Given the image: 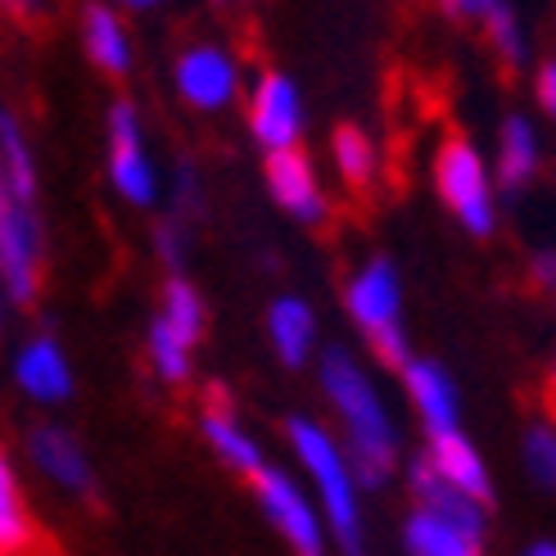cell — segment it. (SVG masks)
Instances as JSON below:
<instances>
[{
	"label": "cell",
	"mask_w": 556,
	"mask_h": 556,
	"mask_svg": "<svg viewBox=\"0 0 556 556\" xmlns=\"http://www.w3.org/2000/svg\"><path fill=\"white\" fill-rule=\"evenodd\" d=\"M249 136L267 154L299 150L303 136V96L294 87V77L286 73H263L258 87L249 91Z\"/></svg>",
	"instance_id": "obj_6"
},
{
	"label": "cell",
	"mask_w": 556,
	"mask_h": 556,
	"mask_svg": "<svg viewBox=\"0 0 556 556\" xmlns=\"http://www.w3.org/2000/svg\"><path fill=\"white\" fill-rule=\"evenodd\" d=\"M539 173V141H534V127L530 118L511 114L503 123V150H497V181L507 190H520Z\"/></svg>",
	"instance_id": "obj_21"
},
{
	"label": "cell",
	"mask_w": 556,
	"mask_h": 556,
	"mask_svg": "<svg viewBox=\"0 0 556 556\" xmlns=\"http://www.w3.org/2000/svg\"><path fill=\"white\" fill-rule=\"evenodd\" d=\"M547 394H552V412H556V367H552V384H547Z\"/></svg>",
	"instance_id": "obj_36"
},
{
	"label": "cell",
	"mask_w": 556,
	"mask_h": 556,
	"mask_svg": "<svg viewBox=\"0 0 556 556\" xmlns=\"http://www.w3.org/2000/svg\"><path fill=\"white\" fill-rule=\"evenodd\" d=\"M5 200H10V194H5V181H0V208H5Z\"/></svg>",
	"instance_id": "obj_38"
},
{
	"label": "cell",
	"mask_w": 556,
	"mask_h": 556,
	"mask_svg": "<svg viewBox=\"0 0 556 556\" xmlns=\"http://www.w3.org/2000/svg\"><path fill=\"white\" fill-rule=\"evenodd\" d=\"M439 5L453 18H484L493 5H503V0H439Z\"/></svg>",
	"instance_id": "obj_30"
},
{
	"label": "cell",
	"mask_w": 556,
	"mask_h": 556,
	"mask_svg": "<svg viewBox=\"0 0 556 556\" xmlns=\"http://www.w3.org/2000/svg\"><path fill=\"white\" fill-rule=\"evenodd\" d=\"M159 321L168 326L177 340H186V344L194 349V344H200V336H204V326H208V313H204L200 290H194L190 281H181V276H173L168 290H163Z\"/></svg>",
	"instance_id": "obj_22"
},
{
	"label": "cell",
	"mask_w": 556,
	"mask_h": 556,
	"mask_svg": "<svg viewBox=\"0 0 556 556\" xmlns=\"http://www.w3.org/2000/svg\"><path fill=\"white\" fill-rule=\"evenodd\" d=\"M114 5H127V10H150V5H159V0H114Z\"/></svg>",
	"instance_id": "obj_34"
},
{
	"label": "cell",
	"mask_w": 556,
	"mask_h": 556,
	"mask_svg": "<svg viewBox=\"0 0 556 556\" xmlns=\"http://www.w3.org/2000/svg\"><path fill=\"white\" fill-rule=\"evenodd\" d=\"M539 104L556 118V60L543 64V73H539Z\"/></svg>",
	"instance_id": "obj_32"
},
{
	"label": "cell",
	"mask_w": 556,
	"mask_h": 556,
	"mask_svg": "<svg viewBox=\"0 0 556 556\" xmlns=\"http://www.w3.org/2000/svg\"><path fill=\"white\" fill-rule=\"evenodd\" d=\"M37 547V534H33V520H27V507H23V493H18V480H14V466L0 448V556H27Z\"/></svg>",
	"instance_id": "obj_20"
},
{
	"label": "cell",
	"mask_w": 556,
	"mask_h": 556,
	"mask_svg": "<svg viewBox=\"0 0 556 556\" xmlns=\"http://www.w3.org/2000/svg\"><path fill=\"white\" fill-rule=\"evenodd\" d=\"M146 349H150V363H154L159 380H168V384H181V380H190V344H186V340H177L173 330L163 326L159 317L150 321Z\"/></svg>",
	"instance_id": "obj_25"
},
{
	"label": "cell",
	"mask_w": 556,
	"mask_h": 556,
	"mask_svg": "<svg viewBox=\"0 0 556 556\" xmlns=\"http://www.w3.org/2000/svg\"><path fill=\"white\" fill-rule=\"evenodd\" d=\"M530 556H556V547L552 543H539V547H530Z\"/></svg>",
	"instance_id": "obj_35"
},
{
	"label": "cell",
	"mask_w": 556,
	"mask_h": 556,
	"mask_svg": "<svg viewBox=\"0 0 556 556\" xmlns=\"http://www.w3.org/2000/svg\"><path fill=\"white\" fill-rule=\"evenodd\" d=\"M426 457H430V466L439 470V480H448L457 493L476 497L480 507L493 503V489H489V476H484V462H480V453L470 448V443H466L457 430H453V434H434Z\"/></svg>",
	"instance_id": "obj_16"
},
{
	"label": "cell",
	"mask_w": 556,
	"mask_h": 556,
	"mask_svg": "<svg viewBox=\"0 0 556 556\" xmlns=\"http://www.w3.org/2000/svg\"><path fill=\"white\" fill-rule=\"evenodd\" d=\"M204 439L213 443V453H217L222 462H227L231 470H240V476L254 480L258 470H263V453H258V443L236 426V416H231V407H227V403H213V407L204 412Z\"/></svg>",
	"instance_id": "obj_19"
},
{
	"label": "cell",
	"mask_w": 556,
	"mask_h": 556,
	"mask_svg": "<svg viewBox=\"0 0 556 556\" xmlns=\"http://www.w3.org/2000/svg\"><path fill=\"white\" fill-rule=\"evenodd\" d=\"M484 33H489V46L497 50V60H503L507 68L525 64V37H520V23H516L511 5H493L484 14Z\"/></svg>",
	"instance_id": "obj_26"
},
{
	"label": "cell",
	"mask_w": 556,
	"mask_h": 556,
	"mask_svg": "<svg viewBox=\"0 0 556 556\" xmlns=\"http://www.w3.org/2000/svg\"><path fill=\"white\" fill-rule=\"evenodd\" d=\"M186 244H190V231H186L181 217H163L154 227V249H159V258L168 267H177L186 258Z\"/></svg>",
	"instance_id": "obj_28"
},
{
	"label": "cell",
	"mask_w": 556,
	"mask_h": 556,
	"mask_svg": "<svg viewBox=\"0 0 556 556\" xmlns=\"http://www.w3.org/2000/svg\"><path fill=\"white\" fill-rule=\"evenodd\" d=\"M290 443L299 462L308 466V476L321 493V507L330 516V530H336L344 556H363V525H357V497H353V470L344 462V453L336 448V439H330L317 421H308V416H290L286 426Z\"/></svg>",
	"instance_id": "obj_2"
},
{
	"label": "cell",
	"mask_w": 556,
	"mask_h": 556,
	"mask_svg": "<svg viewBox=\"0 0 556 556\" xmlns=\"http://www.w3.org/2000/svg\"><path fill=\"white\" fill-rule=\"evenodd\" d=\"M14 380L27 399H37V403H64L73 394V367H68V357L64 349L54 344L50 336H37V340H27L14 357Z\"/></svg>",
	"instance_id": "obj_13"
},
{
	"label": "cell",
	"mask_w": 556,
	"mask_h": 556,
	"mask_svg": "<svg viewBox=\"0 0 556 556\" xmlns=\"http://www.w3.org/2000/svg\"><path fill=\"white\" fill-rule=\"evenodd\" d=\"M41 263H46V231L37 208L5 200V208H0V286H5L14 303L37 299Z\"/></svg>",
	"instance_id": "obj_5"
},
{
	"label": "cell",
	"mask_w": 556,
	"mask_h": 556,
	"mask_svg": "<svg viewBox=\"0 0 556 556\" xmlns=\"http://www.w3.org/2000/svg\"><path fill=\"white\" fill-rule=\"evenodd\" d=\"M104 173H109V186H114L118 200H127L131 208H150L159 204V168L146 150V127H141V114H136L131 100H114L109 104V118H104Z\"/></svg>",
	"instance_id": "obj_3"
},
{
	"label": "cell",
	"mask_w": 556,
	"mask_h": 556,
	"mask_svg": "<svg viewBox=\"0 0 556 556\" xmlns=\"http://www.w3.org/2000/svg\"><path fill=\"white\" fill-rule=\"evenodd\" d=\"M81 46H87L91 64L104 73H127L131 68V37H127V23L114 5H91L81 14Z\"/></svg>",
	"instance_id": "obj_17"
},
{
	"label": "cell",
	"mask_w": 556,
	"mask_h": 556,
	"mask_svg": "<svg viewBox=\"0 0 556 556\" xmlns=\"http://www.w3.org/2000/svg\"><path fill=\"white\" fill-rule=\"evenodd\" d=\"M254 493H258V503L267 511V520L281 530L299 556H321V530H317V516L308 507V497L299 493V484L286 476V470H276V466H263L258 476H254Z\"/></svg>",
	"instance_id": "obj_9"
},
{
	"label": "cell",
	"mask_w": 556,
	"mask_h": 556,
	"mask_svg": "<svg viewBox=\"0 0 556 556\" xmlns=\"http://www.w3.org/2000/svg\"><path fill=\"white\" fill-rule=\"evenodd\" d=\"M344 308H349V317H353L357 326H363L367 340L384 336V330H403V326H399L403 286H399L394 263H389V258H371V263L349 281Z\"/></svg>",
	"instance_id": "obj_8"
},
{
	"label": "cell",
	"mask_w": 556,
	"mask_h": 556,
	"mask_svg": "<svg viewBox=\"0 0 556 556\" xmlns=\"http://www.w3.org/2000/svg\"><path fill=\"white\" fill-rule=\"evenodd\" d=\"M403 380H407L412 407L421 412L430 439L434 434H453L457 430V389H453L448 376H443V367L439 363H407Z\"/></svg>",
	"instance_id": "obj_14"
},
{
	"label": "cell",
	"mask_w": 556,
	"mask_h": 556,
	"mask_svg": "<svg viewBox=\"0 0 556 556\" xmlns=\"http://www.w3.org/2000/svg\"><path fill=\"white\" fill-rule=\"evenodd\" d=\"M403 539H407L412 556H480V543H470L466 534L453 530V525H443V520H434L426 511H416L407 520Z\"/></svg>",
	"instance_id": "obj_23"
},
{
	"label": "cell",
	"mask_w": 556,
	"mask_h": 556,
	"mask_svg": "<svg viewBox=\"0 0 556 556\" xmlns=\"http://www.w3.org/2000/svg\"><path fill=\"white\" fill-rule=\"evenodd\" d=\"M530 271H534V286H539V290H556V249L539 254Z\"/></svg>",
	"instance_id": "obj_31"
},
{
	"label": "cell",
	"mask_w": 556,
	"mask_h": 556,
	"mask_svg": "<svg viewBox=\"0 0 556 556\" xmlns=\"http://www.w3.org/2000/svg\"><path fill=\"white\" fill-rule=\"evenodd\" d=\"M27 457L41 476H50L60 489L68 493H91L96 480H91V462L81 453V443L64 430V426H37L27 430Z\"/></svg>",
	"instance_id": "obj_12"
},
{
	"label": "cell",
	"mask_w": 556,
	"mask_h": 556,
	"mask_svg": "<svg viewBox=\"0 0 556 556\" xmlns=\"http://www.w3.org/2000/svg\"><path fill=\"white\" fill-rule=\"evenodd\" d=\"M330 154H336V168L353 190L376 181V141L363 127H340L330 136Z\"/></svg>",
	"instance_id": "obj_24"
},
{
	"label": "cell",
	"mask_w": 556,
	"mask_h": 556,
	"mask_svg": "<svg viewBox=\"0 0 556 556\" xmlns=\"http://www.w3.org/2000/svg\"><path fill=\"white\" fill-rule=\"evenodd\" d=\"M46 5L50 0H0V10L14 18H37V14H46Z\"/></svg>",
	"instance_id": "obj_33"
},
{
	"label": "cell",
	"mask_w": 556,
	"mask_h": 556,
	"mask_svg": "<svg viewBox=\"0 0 556 556\" xmlns=\"http://www.w3.org/2000/svg\"><path fill=\"white\" fill-rule=\"evenodd\" d=\"M321 389L326 399L336 403L344 434H349V470L357 484L380 489L389 476H394L399 462V439L394 426L384 416V403L376 394V384L367 380V371L353 363V353L344 349H326L321 357Z\"/></svg>",
	"instance_id": "obj_1"
},
{
	"label": "cell",
	"mask_w": 556,
	"mask_h": 556,
	"mask_svg": "<svg viewBox=\"0 0 556 556\" xmlns=\"http://www.w3.org/2000/svg\"><path fill=\"white\" fill-rule=\"evenodd\" d=\"M434 186L443 194L462 227L470 236H489L493 231V190H489V173L480 150L466 141V136H448L434 154Z\"/></svg>",
	"instance_id": "obj_4"
},
{
	"label": "cell",
	"mask_w": 556,
	"mask_h": 556,
	"mask_svg": "<svg viewBox=\"0 0 556 556\" xmlns=\"http://www.w3.org/2000/svg\"><path fill=\"white\" fill-rule=\"evenodd\" d=\"M525 466L543 489H556V430L552 426H530L525 434Z\"/></svg>",
	"instance_id": "obj_27"
},
{
	"label": "cell",
	"mask_w": 556,
	"mask_h": 556,
	"mask_svg": "<svg viewBox=\"0 0 556 556\" xmlns=\"http://www.w3.org/2000/svg\"><path fill=\"white\" fill-rule=\"evenodd\" d=\"M267 340L286 367H303L313 357V344H317V313L294 294L276 299L267 308Z\"/></svg>",
	"instance_id": "obj_15"
},
{
	"label": "cell",
	"mask_w": 556,
	"mask_h": 556,
	"mask_svg": "<svg viewBox=\"0 0 556 556\" xmlns=\"http://www.w3.org/2000/svg\"><path fill=\"white\" fill-rule=\"evenodd\" d=\"M267 190L294 222H321L326 217V190L317 181L313 159L303 150L267 154Z\"/></svg>",
	"instance_id": "obj_10"
},
{
	"label": "cell",
	"mask_w": 556,
	"mask_h": 556,
	"mask_svg": "<svg viewBox=\"0 0 556 556\" xmlns=\"http://www.w3.org/2000/svg\"><path fill=\"white\" fill-rule=\"evenodd\" d=\"M194 200H200V186H194V168H177V181H173V213L168 217H181L186 222V213L194 208Z\"/></svg>",
	"instance_id": "obj_29"
},
{
	"label": "cell",
	"mask_w": 556,
	"mask_h": 556,
	"mask_svg": "<svg viewBox=\"0 0 556 556\" xmlns=\"http://www.w3.org/2000/svg\"><path fill=\"white\" fill-rule=\"evenodd\" d=\"M0 181H5V194L14 204L37 200V154L10 109H0Z\"/></svg>",
	"instance_id": "obj_18"
},
{
	"label": "cell",
	"mask_w": 556,
	"mask_h": 556,
	"mask_svg": "<svg viewBox=\"0 0 556 556\" xmlns=\"http://www.w3.org/2000/svg\"><path fill=\"white\" fill-rule=\"evenodd\" d=\"M412 493H416V503H421L426 516L453 525V530L466 534L470 543L484 539V507L476 503V497L457 493L448 480H439V470L430 466V457H416L412 462Z\"/></svg>",
	"instance_id": "obj_11"
},
{
	"label": "cell",
	"mask_w": 556,
	"mask_h": 556,
	"mask_svg": "<svg viewBox=\"0 0 556 556\" xmlns=\"http://www.w3.org/2000/svg\"><path fill=\"white\" fill-rule=\"evenodd\" d=\"M173 81H177V96L190 109L217 114V109H227L240 96V64H236V54L222 46H190L177 54Z\"/></svg>",
	"instance_id": "obj_7"
},
{
	"label": "cell",
	"mask_w": 556,
	"mask_h": 556,
	"mask_svg": "<svg viewBox=\"0 0 556 556\" xmlns=\"http://www.w3.org/2000/svg\"><path fill=\"white\" fill-rule=\"evenodd\" d=\"M217 5H231L236 10V5H249V0H217Z\"/></svg>",
	"instance_id": "obj_37"
}]
</instances>
